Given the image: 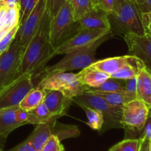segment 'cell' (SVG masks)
Returning a JSON list of instances; mask_svg holds the SVG:
<instances>
[{
    "label": "cell",
    "mask_w": 151,
    "mask_h": 151,
    "mask_svg": "<svg viewBox=\"0 0 151 151\" xmlns=\"http://www.w3.org/2000/svg\"><path fill=\"white\" fill-rule=\"evenodd\" d=\"M145 68V66L141 59L135 56L128 55V61L125 65L117 72L111 76V78L122 80L136 78Z\"/></svg>",
    "instance_id": "obj_17"
},
{
    "label": "cell",
    "mask_w": 151,
    "mask_h": 151,
    "mask_svg": "<svg viewBox=\"0 0 151 151\" xmlns=\"http://www.w3.org/2000/svg\"><path fill=\"white\" fill-rule=\"evenodd\" d=\"M45 91L44 102L52 115L57 118L64 115L72 102V99L58 90H45Z\"/></svg>",
    "instance_id": "obj_14"
},
{
    "label": "cell",
    "mask_w": 151,
    "mask_h": 151,
    "mask_svg": "<svg viewBox=\"0 0 151 151\" xmlns=\"http://www.w3.org/2000/svg\"><path fill=\"white\" fill-rule=\"evenodd\" d=\"M8 151H36L34 149L33 147L31 145V144L27 140L24 141L21 144H18L15 147L12 148L11 150Z\"/></svg>",
    "instance_id": "obj_38"
},
{
    "label": "cell",
    "mask_w": 151,
    "mask_h": 151,
    "mask_svg": "<svg viewBox=\"0 0 151 151\" xmlns=\"http://www.w3.org/2000/svg\"><path fill=\"white\" fill-rule=\"evenodd\" d=\"M69 1L75 22H78L85 15L96 9L93 0H69Z\"/></svg>",
    "instance_id": "obj_23"
},
{
    "label": "cell",
    "mask_w": 151,
    "mask_h": 151,
    "mask_svg": "<svg viewBox=\"0 0 151 151\" xmlns=\"http://www.w3.org/2000/svg\"><path fill=\"white\" fill-rule=\"evenodd\" d=\"M140 139V146L139 151H149L150 139L147 138H139Z\"/></svg>",
    "instance_id": "obj_39"
},
{
    "label": "cell",
    "mask_w": 151,
    "mask_h": 151,
    "mask_svg": "<svg viewBox=\"0 0 151 151\" xmlns=\"http://www.w3.org/2000/svg\"><path fill=\"white\" fill-rule=\"evenodd\" d=\"M143 137L151 139V115H148V117H147L144 127H143L142 131L139 138Z\"/></svg>",
    "instance_id": "obj_37"
},
{
    "label": "cell",
    "mask_w": 151,
    "mask_h": 151,
    "mask_svg": "<svg viewBox=\"0 0 151 151\" xmlns=\"http://www.w3.org/2000/svg\"><path fill=\"white\" fill-rule=\"evenodd\" d=\"M78 30L111 31L109 15L98 9H94L78 22Z\"/></svg>",
    "instance_id": "obj_13"
},
{
    "label": "cell",
    "mask_w": 151,
    "mask_h": 151,
    "mask_svg": "<svg viewBox=\"0 0 151 151\" xmlns=\"http://www.w3.org/2000/svg\"><path fill=\"white\" fill-rule=\"evenodd\" d=\"M142 20L143 25L151 24V11L142 13Z\"/></svg>",
    "instance_id": "obj_41"
},
{
    "label": "cell",
    "mask_w": 151,
    "mask_h": 151,
    "mask_svg": "<svg viewBox=\"0 0 151 151\" xmlns=\"http://www.w3.org/2000/svg\"><path fill=\"white\" fill-rule=\"evenodd\" d=\"M47 10L45 0H40L26 20L20 25L18 33L20 44L24 50L36 33Z\"/></svg>",
    "instance_id": "obj_10"
},
{
    "label": "cell",
    "mask_w": 151,
    "mask_h": 151,
    "mask_svg": "<svg viewBox=\"0 0 151 151\" xmlns=\"http://www.w3.org/2000/svg\"><path fill=\"white\" fill-rule=\"evenodd\" d=\"M123 38L128 46L129 55L141 59L151 74V36L147 33L142 36L128 33L124 35Z\"/></svg>",
    "instance_id": "obj_12"
},
{
    "label": "cell",
    "mask_w": 151,
    "mask_h": 151,
    "mask_svg": "<svg viewBox=\"0 0 151 151\" xmlns=\"http://www.w3.org/2000/svg\"><path fill=\"white\" fill-rule=\"evenodd\" d=\"M30 112H32L38 118V120L40 121V124L41 123L50 122V121L57 118L52 115V114L50 113L49 110L47 109V106H46L44 102L40 104L35 109L31 110Z\"/></svg>",
    "instance_id": "obj_28"
},
{
    "label": "cell",
    "mask_w": 151,
    "mask_h": 151,
    "mask_svg": "<svg viewBox=\"0 0 151 151\" xmlns=\"http://www.w3.org/2000/svg\"><path fill=\"white\" fill-rule=\"evenodd\" d=\"M109 151H114V150H111V149H109Z\"/></svg>",
    "instance_id": "obj_51"
},
{
    "label": "cell",
    "mask_w": 151,
    "mask_h": 151,
    "mask_svg": "<svg viewBox=\"0 0 151 151\" xmlns=\"http://www.w3.org/2000/svg\"><path fill=\"white\" fill-rule=\"evenodd\" d=\"M24 51L17 31L10 47L0 54V90L19 76V70Z\"/></svg>",
    "instance_id": "obj_7"
},
{
    "label": "cell",
    "mask_w": 151,
    "mask_h": 151,
    "mask_svg": "<svg viewBox=\"0 0 151 151\" xmlns=\"http://www.w3.org/2000/svg\"><path fill=\"white\" fill-rule=\"evenodd\" d=\"M149 115H151V107L150 108V110H149Z\"/></svg>",
    "instance_id": "obj_49"
},
{
    "label": "cell",
    "mask_w": 151,
    "mask_h": 151,
    "mask_svg": "<svg viewBox=\"0 0 151 151\" xmlns=\"http://www.w3.org/2000/svg\"><path fill=\"white\" fill-rule=\"evenodd\" d=\"M122 1V0H114V6L116 5L117 4H119V3Z\"/></svg>",
    "instance_id": "obj_46"
},
{
    "label": "cell",
    "mask_w": 151,
    "mask_h": 151,
    "mask_svg": "<svg viewBox=\"0 0 151 151\" xmlns=\"http://www.w3.org/2000/svg\"><path fill=\"white\" fill-rule=\"evenodd\" d=\"M96 9L110 15L114 8V0H93Z\"/></svg>",
    "instance_id": "obj_31"
},
{
    "label": "cell",
    "mask_w": 151,
    "mask_h": 151,
    "mask_svg": "<svg viewBox=\"0 0 151 151\" xmlns=\"http://www.w3.org/2000/svg\"><path fill=\"white\" fill-rule=\"evenodd\" d=\"M6 11H7V7H3L0 9V30H1L4 26V21L5 18Z\"/></svg>",
    "instance_id": "obj_42"
},
{
    "label": "cell",
    "mask_w": 151,
    "mask_h": 151,
    "mask_svg": "<svg viewBox=\"0 0 151 151\" xmlns=\"http://www.w3.org/2000/svg\"><path fill=\"white\" fill-rule=\"evenodd\" d=\"M41 151H64V147L55 135H52Z\"/></svg>",
    "instance_id": "obj_30"
},
{
    "label": "cell",
    "mask_w": 151,
    "mask_h": 151,
    "mask_svg": "<svg viewBox=\"0 0 151 151\" xmlns=\"http://www.w3.org/2000/svg\"><path fill=\"white\" fill-rule=\"evenodd\" d=\"M32 88L34 84L30 74L19 76L0 90V110L19 107L24 97Z\"/></svg>",
    "instance_id": "obj_9"
},
{
    "label": "cell",
    "mask_w": 151,
    "mask_h": 151,
    "mask_svg": "<svg viewBox=\"0 0 151 151\" xmlns=\"http://www.w3.org/2000/svg\"><path fill=\"white\" fill-rule=\"evenodd\" d=\"M29 0H19V13H20V17L23 14L24 11L25 10L27 4Z\"/></svg>",
    "instance_id": "obj_43"
},
{
    "label": "cell",
    "mask_w": 151,
    "mask_h": 151,
    "mask_svg": "<svg viewBox=\"0 0 151 151\" xmlns=\"http://www.w3.org/2000/svg\"><path fill=\"white\" fill-rule=\"evenodd\" d=\"M29 117V112L24 110L21 109L20 107H18L15 110V118L16 120L19 123L24 124H27L28 119Z\"/></svg>",
    "instance_id": "obj_35"
},
{
    "label": "cell",
    "mask_w": 151,
    "mask_h": 151,
    "mask_svg": "<svg viewBox=\"0 0 151 151\" xmlns=\"http://www.w3.org/2000/svg\"><path fill=\"white\" fill-rule=\"evenodd\" d=\"M111 33V31L106 30H78L75 35L71 36L54 50V56L67 54L70 52L88 45L103 37Z\"/></svg>",
    "instance_id": "obj_11"
},
{
    "label": "cell",
    "mask_w": 151,
    "mask_h": 151,
    "mask_svg": "<svg viewBox=\"0 0 151 151\" xmlns=\"http://www.w3.org/2000/svg\"><path fill=\"white\" fill-rule=\"evenodd\" d=\"M6 139H7V138L3 137L2 136L0 135V149H3L4 148V145H5Z\"/></svg>",
    "instance_id": "obj_44"
},
{
    "label": "cell",
    "mask_w": 151,
    "mask_h": 151,
    "mask_svg": "<svg viewBox=\"0 0 151 151\" xmlns=\"http://www.w3.org/2000/svg\"><path fill=\"white\" fill-rule=\"evenodd\" d=\"M149 151H151V139H150V144H149Z\"/></svg>",
    "instance_id": "obj_47"
},
{
    "label": "cell",
    "mask_w": 151,
    "mask_h": 151,
    "mask_svg": "<svg viewBox=\"0 0 151 151\" xmlns=\"http://www.w3.org/2000/svg\"><path fill=\"white\" fill-rule=\"evenodd\" d=\"M75 75L80 83L88 88H96L111 78L107 73L96 70L91 66L81 70Z\"/></svg>",
    "instance_id": "obj_16"
},
{
    "label": "cell",
    "mask_w": 151,
    "mask_h": 151,
    "mask_svg": "<svg viewBox=\"0 0 151 151\" xmlns=\"http://www.w3.org/2000/svg\"><path fill=\"white\" fill-rule=\"evenodd\" d=\"M144 28L145 30V33L151 36V24H147V25H144Z\"/></svg>",
    "instance_id": "obj_45"
},
{
    "label": "cell",
    "mask_w": 151,
    "mask_h": 151,
    "mask_svg": "<svg viewBox=\"0 0 151 151\" xmlns=\"http://www.w3.org/2000/svg\"><path fill=\"white\" fill-rule=\"evenodd\" d=\"M19 26H20L19 25L15 26L10 30H9L7 33V34L1 38V41H0V54H1L3 52L5 51L10 47L11 43L13 42V39L15 38L16 33H17L18 30L19 28Z\"/></svg>",
    "instance_id": "obj_29"
},
{
    "label": "cell",
    "mask_w": 151,
    "mask_h": 151,
    "mask_svg": "<svg viewBox=\"0 0 151 151\" xmlns=\"http://www.w3.org/2000/svg\"><path fill=\"white\" fill-rule=\"evenodd\" d=\"M139 139H125L110 149L114 151H139Z\"/></svg>",
    "instance_id": "obj_27"
},
{
    "label": "cell",
    "mask_w": 151,
    "mask_h": 151,
    "mask_svg": "<svg viewBox=\"0 0 151 151\" xmlns=\"http://www.w3.org/2000/svg\"><path fill=\"white\" fill-rule=\"evenodd\" d=\"M45 95V90L39 88V87H35V88L34 87L32 90H29L27 93L26 96L24 97V99L19 104V107L29 112L44 102Z\"/></svg>",
    "instance_id": "obj_21"
},
{
    "label": "cell",
    "mask_w": 151,
    "mask_h": 151,
    "mask_svg": "<svg viewBox=\"0 0 151 151\" xmlns=\"http://www.w3.org/2000/svg\"><path fill=\"white\" fill-rule=\"evenodd\" d=\"M66 0H45L47 12L51 18L55 16L58 12Z\"/></svg>",
    "instance_id": "obj_32"
},
{
    "label": "cell",
    "mask_w": 151,
    "mask_h": 151,
    "mask_svg": "<svg viewBox=\"0 0 151 151\" xmlns=\"http://www.w3.org/2000/svg\"><path fill=\"white\" fill-rule=\"evenodd\" d=\"M137 99L151 107V74L145 68L137 77Z\"/></svg>",
    "instance_id": "obj_18"
},
{
    "label": "cell",
    "mask_w": 151,
    "mask_h": 151,
    "mask_svg": "<svg viewBox=\"0 0 151 151\" xmlns=\"http://www.w3.org/2000/svg\"><path fill=\"white\" fill-rule=\"evenodd\" d=\"M19 19H20V13H19V6L7 7L3 28L8 31L10 30L15 26L19 25Z\"/></svg>",
    "instance_id": "obj_26"
},
{
    "label": "cell",
    "mask_w": 151,
    "mask_h": 151,
    "mask_svg": "<svg viewBox=\"0 0 151 151\" xmlns=\"http://www.w3.org/2000/svg\"><path fill=\"white\" fill-rule=\"evenodd\" d=\"M140 13L151 11V0H135Z\"/></svg>",
    "instance_id": "obj_36"
},
{
    "label": "cell",
    "mask_w": 151,
    "mask_h": 151,
    "mask_svg": "<svg viewBox=\"0 0 151 151\" xmlns=\"http://www.w3.org/2000/svg\"><path fill=\"white\" fill-rule=\"evenodd\" d=\"M121 81L123 83L127 93L137 98V77L129 79H121Z\"/></svg>",
    "instance_id": "obj_33"
},
{
    "label": "cell",
    "mask_w": 151,
    "mask_h": 151,
    "mask_svg": "<svg viewBox=\"0 0 151 151\" xmlns=\"http://www.w3.org/2000/svg\"><path fill=\"white\" fill-rule=\"evenodd\" d=\"M148 115L149 108L139 99H136L122 106L121 124L126 133L131 135L129 139L135 135L140 136Z\"/></svg>",
    "instance_id": "obj_8"
},
{
    "label": "cell",
    "mask_w": 151,
    "mask_h": 151,
    "mask_svg": "<svg viewBox=\"0 0 151 151\" xmlns=\"http://www.w3.org/2000/svg\"><path fill=\"white\" fill-rule=\"evenodd\" d=\"M3 5L6 7H13L19 6V0H0Z\"/></svg>",
    "instance_id": "obj_40"
},
{
    "label": "cell",
    "mask_w": 151,
    "mask_h": 151,
    "mask_svg": "<svg viewBox=\"0 0 151 151\" xmlns=\"http://www.w3.org/2000/svg\"><path fill=\"white\" fill-rule=\"evenodd\" d=\"M55 123L56 119H54L50 122L36 124L35 128L27 139L35 150L41 151L46 142L51 137Z\"/></svg>",
    "instance_id": "obj_15"
},
{
    "label": "cell",
    "mask_w": 151,
    "mask_h": 151,
    "mask_svg": "<svg viewBox=\"0 0 151 151\" xmlns=\"http://www.w3.org/2000/svg\"><path fill=\"white\" fill-rule=\"evenodd\" d=\"M109 18H111L116 29L124 35L131 33L142 36L145 34L142 13L135 0H122L114 6Z\"/></svg>",
    "instance_id": "obj_3"
},
{
    "label": "cell",
    "mask_w": 151,
    "mask_h": 151,
    "mask_svg": "<svg viewBox=\"0 0 151 151\" xmlns=\"http://www.w3.org/2000/svg\"><path fill=\"white\" fill-rule=\"evenodd\" d=\"M86 113L88 121L86 124L91 129L94 130H100L103 129L104 124V118L100 111L92 108L88 107L84 105H79Z\"/></svg>",
    "instance_id": "obj_25"
},
{
    "label": "cell",
    "mask_w": 151,
    "mask_h": 151,
    "mask_svg": "<svg viewBox=\"0 0 151 151\" xmlns=\"http://www.w3.org/2000/svg\"><path fill=\"white\" fill-rule=\"evenodd\" d=\"M37 87L44 90L60 91L65 96L72 99L86 92L85 86L80 83L75 73L55 72L44 76Z\"/></svg>",
    "instance_id": "obj_5"
},
{
    "label": "cell",
    "mask_w": 151,
    "mask_h": 151,
    "mask_svg": "<svg viewBox=\"0 0 151 151\" xmlns=\"http://www.w3.org/2000/svg\"><path fill=\"white\" fill-rule=\"evenodd\" d=\"M86 91L91 92L97 95L109 105L115 107H122V106L128 102L137 99L135 96H131L127 93H105V92L91 91V90H86Z\"/></svg>",
    "instance_id": "obj_22"
},
{
    "label": "cell",
    "mask_w": 151,
    "mask_h": 151,
    "mask_svg": "<svg viewBox=\"0 0 151 151\" xmlns=\"http://www.w3.org/2000/svg\"><path fill=\"white\" fill-rule=\"evenodd\" d=\"M72 7L69 0H66L56 15L51 18L50 26V39L55 49L69 38L75 30Z\"/></svg>",
    "instance_id": "obj_6"
},
{
    "label": "cell",
    "mask_w": 151,
    "mask_h": 151,
    "mask_svg": "<svg viewBox=\"0 0 151 151\" xmlns=\"http://www.w3.org/2000/svg\"><path fill=\"white\" fill-rule=\"evenodd\" d=\"M0 151H4V150H3V149H0Z\"/></svg>",
    "instance_id": "obj_50"
},
{
    "label": "cell",
    "mask_w": 151,
    "mask_h": 151,
    "mask_svg": "<svg viewBox=\"0 0 151 151\" xmlns=\"http://www.w3.org/2000/svg\"><path fill=\"white\" fill-rule=\"evenodd\" d=\"M128 59V55L122 56H116V57L107 58V59H102L94 62L90 66L91 68H95L96 70L102 71V72L107 73L108 75H113L117 72L123 65H125Z\"/></svg>",
    "instance_id": "obj_19"
},
{
    "label": "cell",
    "mask_w": 151,
    "mask_h": 151,
    "mask_svg": "<svg viewBox=\"0 0 151 151\" xmlns=\"http://www.w3.org/2000/svg\"><path fill=\"white\" fill-rule=\"evenodd\" d=\"M86 90L105 92V93H127L125 86H124L121 79H116V78H109L107 81H106L101 85L96 87V88L86 87Z\"/></svg>",
    "instance_id": "obj_24"
},
{
    "label": "cell",
    "mask_w": 151,
    "mask_h": 151,
    "mask_svg": "<svg viewBox=\"0 0 151 151\" xmlns=\"http://www.w3.org/2000/svg\"><path fill=\"white\" fill-rule=\"evenodd\" d=\"M19 107L0 110V135L7 138L11 132L22 126L15 118V110Z\"/></svg>",
    "instance_id": "obj_20"
},
{
    "label": "cell",
    "mask_w": 151,
    "mask_h": 151,
    "mask_svg": "<svg viewBox=\"0 0 151 151\" xmlns=\"http://www.w3.org/2000/svg\"><path fill=\"white\" fill-rule=\"evenodd\" d=\"M4 7V6L3 5V4H2V3H1V1H0V9H1V7Z\"/></svg>",
    "instance_id": "obj_48"
},
{
    "label": "cell",
    "mask_w": 151,
    "mask_h": 151,
    "mask_svg": "<svg viewBox=\"0 0 151 151\" xmlns=\"http://www.w3.org/2000/svg\"><path fill=\"white\" fill-rule=\"evenodd\" d=\"M111 35V33L103 36V37L88 45L65 54V56L61 60L55 64L54 65L44 68V70L37 76H40L41 74L45 76L55 72H69L75 70H81L90 66L91 64L97 61L95 59V55L97 48L106 40L109 39Z\"/></svg>",
    "instance_id": "obj_2"
},
{
    "label": "cell",
    "mask_w": 151,
    "mask_h": 151,
    "mask_svg": "<svg viewBox=\"0 0 151 151\" xmlns=\"http://www.w3.org/2000/svg\"><path fill=\"white\" fill-rule=\"evenodd\" d=\"M50 21L51 17L46 10L36 33L24 51L19 76L24 73L30 74L32 77L37 76L55 56V50L50 39Z\"/></svg>",
    "instance_id": "obj_1"
},
{
    "label": "cell",
    "mask_w": 151,
    "mask_h": 151,
    "mask_svg": "<svg viewBox=\"0 0 151 151\" xmlns=\"http://www.w3.org/2000/svg\"><path fill=\"white\" fill-rule=\"evenodd\" d=\"M72 100V102L78 105V106L84 105L100 111L104 118L103 129L105 127L106 128L122 127L121 124L122 107L109 105L102 98L88 91H86L83 94L75 96Z\"/></svg>",
    "instance_id": "obj_4"
},
{
    "label": "cell",
    "mask_w": 151,
    "mask_h": 151,
    "mask_svg": "<svg viewBox=\"0 0 151 151\" xmlns=\"http://www.w3.org/2000/svg\"><path fill=\"white\" fill-rule=\"evenodd\" d=\"M39 1L40 0H29L28 1L26 7H25L24 11L23 14L22 15V16L20 17V19H19V25H22L26 20L27 18L30 14V13L35 8V7L37 5V4H38Z\"/></svg>",
    "instance_id": "obj_34"
}]
</instances>
